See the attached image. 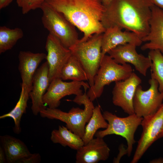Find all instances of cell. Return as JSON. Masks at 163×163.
<instances>
[{"mask_svg":"<svg viewBox=\"0 0 163 163\" xmlns=\"http://www.w3.org/2000/svg\"><path fill=\"white\" fill-rule=\"evenodd\" d=\"M153 5L150 0H113L105 6L101 23L105 29L117 26L142 40L149 32Z\"/></svg>","mask_w":163,"mask_h":163,"instance_id":"obj_1","label":"cell"},{"mask_svg":"<svg viewBox=\"0 0 163 163\" xmlns=\"http://www.w3.org/2000/svg\"><path fill=\"white\" fill-rule=\"evenodd\" d=\"M52 7L62 14L83 33L80 39L87 40L106 29L101 23L105 9L102 0H46Z\"/></svg>","mask_w":163,"mask_h":163,"instance_id":"obj_2","label":"cell"},{"mask_svg":"<svg viewBox=\"0 0 163 163\" xmlns=\"http://www.w3.org/2000/svg\"><path fill=\"white\" fill-rule=\"evenodd\" d=\"M73 101L80 105H83L84 109L72 107L66 112L57 108L46 107L42 110L40 114L42 117L59 120L65 123L68 129L82 139L86 124L90 119L94 107L86 92L76 96Z\"/></svg>","mask_w":163,"mask_h":163,"instance_id":"obj_3","label":"cell"},{"mask_svg":"<svg viewBox=\"0 0 163 163\" xmlns=\"http://www.w3.org/2000/svg\"><path fill=\"white\" fill-rule=\"evenodd\" d=\"M133 72L129 64H118L109 55H105L101 59L93 85L90 87L87 93L88 97L93 102L100 97L105 86L113 82L125 80Z\"/></svg>","mask_w":163,"mask_h":163,"instance_id":"obj_4","label":"cell"},{"mask_svg":"<svg viewBox=\"0 0 163 163\" xmlns=\"http://www.w3.org/2000/svg\"><path fill=\"white\" fill-rule=\"evenodd\" d=\"M102 35V33L94 34L85 41L79 39L69 48L85 70L90 87L93 85L94 77L100 65Z\"/></svg>","mask_w":163,"mask_h":163,"instance_id":"obj_5","label":"cell"},{"mask_svg":"<svg viewBox=\"0 0 163 163\" xmlns=\"http://www.w3.org/2000/svg\"><path fill=\"white\" fill-rule=\"evenodd\" d=\"M41 20L44 28L69 49L79 40L75 26L61 13L52 7L46 2L41 6Z\"/></svg>","mask_w":163,"mask_h":163,"instance_id":"obj_6","label":"cell"},{"mask_svg":"<svg viewBox=\"0 0 163 163\" xmlns=\"http://www.w3.org/2000/svg\"><path fill=\"white\" fill-rule=\"evenodd\" d=\"M103 114L108 122V126L104 130L97 131L95 136L104 138L107 135L115 134L122 136L126 141V151L128 156H130L136 142L135 133L143 118L138 117L135 113L125 117H119L107 111L104 112Z\"/></svg>","mask_w":163,"mask_h":163,"instance_id":"obj_7","label":"cell"},{"mask_svg":"<svg viewBox=\"0 0 163 163\" xmlns=\"http://www.w3.org/2000/svg\"><path fill=\"white\" fill-rule=\"evenodd\" d=\"M142 131L130 163H137L155 141L163 137V103L153 115L143 118Z\"/></svg>","mask_w":163,"mask_h":163,"instance_id":"obj_8","label":"cell"},{"mask_svg":"<svg viewBox=\"0 0 163 163\" xmlns=\"http://www.w3.org/2000/svg\"><path fill=\"white\" fill-rule=\"evenodd\" d=\"M149 82L150 87L147 90H143L140 85L137 87L133 99L134 113L143 118L154 114L163 101V92L159 91L158 82L151 78Z\"/></svg>","mask_w":163,"mask_h":163,"instance_id":"obj_9","label":"cell"},{"mask_svg":"<svg viewBox=\"0 0 163 163\" xmlns=\"http://www.w3.org/2000/svg\"><path fill=\"white\" fill-rule=\"evenodd\" d=\"M60 78L53 80L43 96V100L44 104L51 108H57L60 105V100L67 95L76 96L83 94L81 88L85 91L90 87L89 84L84 81H72L63 82Z\"/></svg>","mask_w":163,"mask_h":163,"instance_id":"obj_10","label":"cell"},{"mask_svg":"<svg viewBox=\"0 0 163 163\" xmlns=\"http://www.w3.org/2000/svg\"><path fill=\"white\" fill-rule=\"evenodd\" d=\"M45 48L47 52L46 59L48 64L51 82L55 78H60L62 68L72 53L59 39L50 33L46 38Z\"/></svg>","mask_w":163,"mask_h":163,"instance_id":"obj_11","label":"cell"},{"mask_svg":"<svg viewBox=\"0 0 163 163\" xmlns=\"http://www.w3.org/2000/svg\"><path fill=\"white\" fill-rule=\"evenodd\" d=\"M115 82L112 91L113 104L129 115L134 113L133 99L137 87L142 82L141 78L133 72L125 80Z\"/></svg>","mask_w":163,"mask_h":163,"instance_id":"obj_12","label":"cell"},{"mask_svg":"<svg viewBox=\"0 0 163 163\" xmlns=\"http://www.w3.org/2000/svg\"><path fill=\"white\" fill-rule=\"evenodd\" d=\"M136 46L134 44L127 43L117 46L107 53L117 63L120 64L130 63L139 73L146 76L152 62L148 56L138 54L136 51Z\"/></svg>","mask_w":163,"mask_h":163,"instance_id":"obj_13","label":"cell"},{"mask_svg":"<svg viewBox=\"0 0 163 163\" xmlns=\"http://www.w3.org/2000/svg\"><path fill=\"white\" fill-rule=\"evenodd\" d=\"M49 69L48 64L46 61L37 69L33 78L29 96L32 101L31 109L34 115H37L46 107L43 98L50 83Z\"/></svg>","mask_w":163,"mask_h":163,"instance_id":"obj_14","label":"cell"},{"mask_svg":"<svg viewBox=\"0 0 163 163\" xmlns=\"http://www.w3.org/2000/svg\"><path fill=\"white\" fill-rule=\"evenodd\" d=\"M122 30L117 26L106 28L102 38L101 59L109 50L118 45L130 43L139 46L142 44V39L136 34Z\"/></svg>","mask_w":163,"mask_h":163,"instance_id":"obj_15","label":"cell"},{"mask_svg":"<svg viewBox=\"0 0 163 163\" xmlns=\"http://www.w3.org/2000/svg\"><path fill=\"white\" fill-rule=\"evenodd\" d=\"M110 149L103 138L96 137L77 150L76 163H97L107 160Z\"/></svg>","mask_w":163,"mask_h":163,"instance_id":"obj_16","label":"cell"},{"mask_svg":"<svg viewBox=\"0 0 163 163\" xmlns=\"http://www.w3.org/2000/svg\"><path fill=\"white\" fill-rule=\"evenodd\" d=\"M151 9L149 32L142 39L143 42H148L142 46L141 49L158 50L163 56V10L153 5Z\"/></svg>","mask_w":163,"mask_h":163,"instance_id":"obj_17","label":"cell"},{"mask_svg":"<svg viewBox=\"0 0 163 163\" xmlns=\"http://www.w3.org/2000/svg\"><path fill=\"white\" fill-rule=\"evenodd\" d=\"M44 53H34L29 51H21L18 58V69L22 81L21 86L31 90L33 76L40 62L46 59Z\"/></svg>","mask_w":163,"mask_h":163,"instance_id":"obj_18","label":"cell"},{"mask_svg":"<svg viewBox=\"0 0 163 163\" xmlns=\"http://www.w3.org/2000/svg\"><path fill=\"white\" fill-rule=\"evenodd\" d=\"M0 139L7 163H17L31 154L26 144L18 139L7 135L0 136Z\"/></svg>","mask_w":163,"mask_h":163,"instance_id":"obj_19","label":"cell"},{"mask_svg":"<svg viewBox=\"0 0 163 163\" xmlns=\"http://www.w3.org/2000/svg\"><path fill=\"white\" fill-rule=\"evenodd\" d=\"M50 139L54 143L76 151L84 145L82 138L63 126H59L58 129L52 130Z\"/></svg>","mask_w":163,"mask_h":163,"instance_id":"obj_20","label":"cell"},{"mask_svg":"<svg viewBox=\"0 0 163 163\" xmlns=\"http://www.w3.org/2000/svg\"><path fill=\"white\" fill-rule=\"evenodd\" d=\"M30 91L27 88L21 86L20 97L15 107L9 112L0 116V119L10 117L13 119L14 124L13 131L16 134H19L21 132V118L23 115L26 113Z\"/></svg>","mask_w":163,"mask_h":163,"instance_id":"obj_21","label":"cell"},{"mask_svg":"<svg viewBox=\"0 0 163 163\" xmlns=\"http://www.w3.org/2000/svg\"><path fill=\"white\" fill-rule=\"evenodd\" d=\"M60 78L63 80L88 81L85 70L77 59L72 54L62 68Z\"/></svg>","mask_w":163,"mask_h":163,"instance_id":"obj_22","label":"cell"},{"mask_svg":"<svg viewBox=\"0 0 163 163\" xmlns=\"http://www.w3.org/2000/svg\"><path fill=\"white\" fill-rule=\"evenodd\" d=\"M87 123L82 138L84 144L94 138L98 129H106L108 126V123L102 113L99 105L94 107L92 115Z\"/></svg>","mask_w":163,"mask_h":163,"instance_id":"obj_23","label":"cell"},{"mask_svg":"<svg viewBox=\"0 0 163 163\" xmlns=\"http://www.w3.org/2000/svg\"><path fill=\"white\" fill-rule=\"evenodd\" d=\"M22 30L16 27L11 29L5 26L0 27V53L11 49L17 42L22 38Z\"/></svg>","mask_w":163,"mask_h":163,"instance_id":"obj_24","label":"cell"},{"mask_svg":"<svg viewBox=\"0 0 163 163\" xmlns=\"http://www.w3.org/2000/svg\"><path fill=\"white\" fill-rule=\"evenodd\" d=\"M148 57L150 59L151 78L158 84V90L163 92V56L158 50H150Z\"/></svg>","mask_w":163,"mask_h":163,"instance_id":"obj_25","label":"cell"},{"mask_svg":"<svg viewBox=\"0 0 163 163\" xmlns=\"http://www.w3.org/2000/svg\"><path fill=\"white\" fill-rule=\"evenodd\" d=\"M18 6L21 8L23 14L32 10L40 8L46 0H16Z\"/></svg>","mask_w":163,"mask_h":163,"instance_id":"obj_26","label":"cell"},{"mask_svg":"<svg viewBox=\"0 0 163 163\" xmlns=\"http://www.w3.org/2000/svg\"><path fill=\"white\" fill-rule=\"evenodd\" d=\"M41 156L38 153L31 154L18 161V163H38L41 161Z\"/></svg>","mask_w":163,"mask_h":163,"instance_id":"obj_27","label":"cell"},{"mask_svg":"<svg viewBox=\"0 0 163 163\" xmlns=\"http://www.w3.org/2000/svg\"><path fill=\"white\" fill-rule=\"evenodd\" d=\"M7 162L5 155L2 146L0 147V163H5Z\"/></svg>","mask_w":163,"mask_h":163,"instance_id":"obj_28","label":"cell"},{"mask_svg":"<svg viewBox=\"0 0 163 163\" xmlns=\"http://www.w3.org/2000/svg\"><path fill=\"white\" fill-rule=\"evenodd\" d=\"M153 5L163 10V0H150Z\"/></svg>","mask_w":163,"mask_h":163,"instance_id":"obj_29","label":"cell"},{"mask_svg":"<svg viewBox=\"0 0 163 163\" xmlns=\"http://www.w3.org/2000/svg\"><path fill=\"white\" fill-rule=\"evenodd\" d=\"M13 0H0V9H2L8 6Z\"/></svg>","mask_w":163,"mask_h":163,"instance_id":"obj_30","label":"cell"},{"mask_svg":"<svg viewBox=\"0 0 163 163\" xmlns=\"http://www.w3.org/2000/svg\"><path fill=\"white\" fill-rule=\"evenodd\" d=\"M150 162L153 163H163V158H160L153 159L151 160L150 161Z\"/></svg>","mask_w":163,"mask_h":163,"instance_id":"obj_31","label":"cell"},{"mask_svg":"<svg viewBox=\"0 0 163 163\" xmlns=\"http://www.w3.org/2000/svg\"><path fill=\"white\" fill-rule=\"evenodd\" d=\"M103 3L105 6L108 5L113 0H102Z\"/></svg>","mask_w":163,"mask_h":163,"instance_id":"obj_32","label":"cell"}]
</instances>
